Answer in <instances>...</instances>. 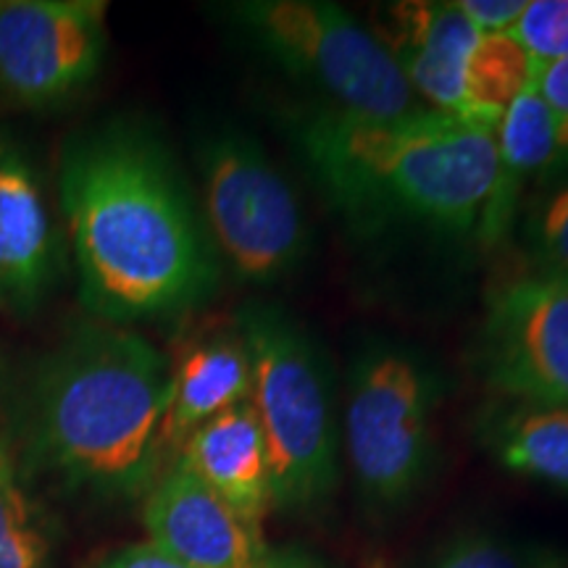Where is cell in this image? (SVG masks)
Instances as JSON below:
<instances>
[{
	"instance_id": "6da1fadb",
	"label": "cell",
	"mask_w": 568,
	"mask_h": 568,
	"mask_svg": "<svg viewBox=\"0 0 568 568\" xmlns=\"http://www.w3.org/2000/svg\"><path fill=\"white\" fill-rule=\"evenodd\" d=\"M84 308L105 324L174 316L216 282L213 255L161 142L109 124L69 145L59 174Z\"/></svg>"
},
{
	"instance_id": "7a4b0ae2",
	"label": "cell",
	"mask_w": 568,
	"mask_h": 568,
	"mask_svg": "<svg viewBox=\"0 0 568 568\" xmlns=\"http://www.w3.org/2000/svg\"><path fill=\"white\" fill-rule=\"evenodd\" d=\"M169 361L140 332L84 324L42 361L21 406L27 458L69 487L134 497L161 460Z\"/></svg>"
},
{
	"instance_id": "3957f363",
	"label": "cell",
	"mask_w": 568,
	"mask_h": 568,
	"mask_svg": "<svg viewBox=\"0 0 568 568\" xmlns=\"http://www.w3.org/2000/svg\"><path fill=\"white\" fill-rule=\"evenodd\" d=\"M293 134L329 201L364 232L389 219H414L468 234L493 193L495 132L453 113L418 109L364 119L318 105L295 113Z\"/></svg>"
},
{
	"instance_id": "277c9868",
	"label": "cell",
	"mask_w": 568,
	"mask_h": 568,
	"mask_svg": "<svg viewBox=\"0 0 568 568\" xmlns=\"http://www.w3.org/2000/svg\"><path fill=\"white\" fill-rule=\"evenodd\" d=\"M251 358V406L264 432L272 508H322L337 485V426L329 379L308 332L266 303L237 316Z\"/></svg>"
},
{
	"instance_id": "5b68a950",
	"label": "cell",
	"mask_w": 568,
	"mask_h": 568,
	"mask_svg": "<svg viewBox=\"0 0 568 568\" xmlns=\"http://www.w3.org/2000/svg\"><path fill=\"white\" fill-rule=\"evenodd\" d=\"M234 19L272 59L308 82L335 111L395 119L418 111L414 90L372 30L322 0H251Z\"/></svg>"
},
{
	"instance_id": "8992f818",
	"label": "cell",
	"mask_w": 568,
	"mask_h": 568,
	"mask_svg": "<svg viewBox=\"0 0 568 568\" xmlns=\"http://www.w3.org/2000/svg\"><path fill=\"white\" fill-rule=\"evenodd\" d=\"M432 385L408 353L376 347L355 361L347 382L345 450L355 487L372 508L410 500L432 456Z\"/></svg>"
},
{
	"instance_id": "52a82bcc",
	"label": "cell",
	"mask_w": 568,
	"mask_h": 568,
	"mask_svg": "<svg viewBox=\"0 0 568 568\" xmlns=\"http://www.w3.org/2000/svg\"><path fill=\"white\" fill-rule=\"evenodd\" d=\"M205 213L234 272L251 282L282 280L308 247V224L287 180L258 142L222 132L201 151Z\"/></svg>"
},
{
	"instance_id": "ba28073f",
	"label": "cell",
	"mask_w": 568,
	"mask_h": 568,
	"mask_svg": "<svg viewBox=\"0 0 568 568\" xmlns=\"http://www.w3.org/2000/svg\"><path fill=\"white\" fill-rule=\"evenodd\" d=\"M479 368L506 400L568 406V274L531 268L497 284L481 318Z\"/></svg>"
},
{
	"instance_id": "9c48e42d",
	"label": "cell",
	"mask_w": 568,
	"mask_h": 568,
	"mask_svg": "<svg viewBox=\"0 0 568 568\" xmlns=\"http://www.w3.org/2000/svg\"><path fill=\"white\" fill-rule=\"evenodd\" d=\"M101 0H0V88L27 105L82 90L103 61Z\"/></svg>"
},
{
	"instance_id": "30bf717a",
	"label": "cell",
	"mask_w": 568,
	"mask_h": 568,
	"mask_svg": "<svg viewBox=\"0 0 568 568\" xmlns=\"http://www.w3.org/2000/svg\"><path fill=\"white\" fill-rule=\"evenodd\" d=\"M142 521L148 542L187 568H295L268 548L261 527L180 466L151 487Z\"/></svg>"
},
{
	"instance_id": "8fae6325",
	"label": "cell",
	"mask_w": 568,
	"mask_h": 568,
	"mask_svg": "<svg viewBox=\"0 0 568 568\" xmlns=\"http://www.w3.org/2000/svg\"><path fill=\"white\" fill-rule=\"evenodd\" d=\"M372 34L414 95L466 122V69L481 34L456 3L408 0L385 6L376 13Z\"/></svg>"
},
{
	"instance_id": "7c38bea8",
	"label": "cell",
	"mask_w": 568,
	"mask_h": 568,
	"mask_svg": "<svg viewBox=\"0 0 568 568\" xmlns=\"http://www.w3.org/2000/svg\"><path fill=\"white\" fill-rule=\"evenodd\" d=\"M59 272V245L30 161L0 142V303L30 314Z\"/></svg>"
},
{
	"instance_id": "4fadbf2b",
	"label": "cell",
	"mask_w": 568,
	"mask_h": 568,
	"mask_svg": "<svg viewBox=\"0 0 568 568\" xmlns=\"http://www.w3.org/2000/svg\"><path fill=\"white\" fill-rule=\"evenodd\" d=\"M174 466L193 474L253 527H261L272 510L266 443L251 400L197 426L182 443Z\"/></svg>"
},
{
	"instance_id": "5bb4252c",
	"label": "cell",
	"mask_w": 568,
	"mask_h": 568,
	"mask_svg": "<svg viewBox=\"0 0 568 568\" xmlns=\"http://www.w3.org/2000/svg\"><path fill=\"white\" fill-rule=\"evenodd\" d=\"M495 148L493 193L477 226L485 245H495L506 237L524 184L531 176H545L568 163V113L545 101L531 82L503 113V122L495 132Z\"/></svg>"
},
{
	"instance_id": "9a60e30c",
	"label": "cell",
	"mask_w": 568,
	"mask_h": 568,
	"mask_svg": "<svg viewBox=\"0 0 568 568\" xmlns=\"http://www.w3.org/2000/svg\"><path fill=\"white\" fill-rule=\"evenodd\" d=\"M251 358L240 329L187 347L169 376L161 447H182L197 426L251 400Z\"/></svg>"
},
{
	"instance_id": "2e32d148",
	"label": "cell",
	"mask_w": 568,
	"mask_h": 568,
	"mask_svg": "<svg viewBox=\"0 0 568 568\" xmlns=\"http://www.w3.org/2000/svg\"><path fill=\"white\" fill-rule=\"evenodd\" d=\"M477 432L503 468L568 493V406L503 400L481 414Z\"/></svg>"
},
{
	"instance_id": "e0dca14e",
	"label": "cell",
	"mask_w": 568,
	"mask_h": 568,
	"mask_svg": "<svg viewBox=\"0 0 568 568\" xmlns=\"http://www.w3.org/2000/svg\"><path fill=\"white\" fill-rule=\"evenodd\" d=\"M535 63L510 34H481L466 69V122L497 132L503 113L531 84Z\"/></svg>"
},
{
	"instance_id": "ac0fdd59",
	"label": "cell",
	"mask_w": 568,
	"mask_h": 568,
	"mask_svg": "<svg viewBox=\"0 0 568 568\" xmlns=\"http://www.w3.org/2000/svg\"><path fill=\"white\" fill-rule=\"evenodd\" d=\"M51 552L45 514L21 485L9 447L0 443V568H48Z\"/></svg>"
},
{
	"instance_id": "d6986e66",
	"label": "cell",
	"mask_w": 568,
	"mask_h": 568,
	"mask_svg": "<svg viewBox=\"0 0 568 568\" xmlns=\"http://www.w3.org/2000/svg\"><path fill=\"white\" fill-rule=\"evenodd\" d=\"M535 67L568 59V0H527L508 32Z\"/></svg>"
},
{
	"instance_id": "ffe728a7",
	"label": "cell",
	"mask_w": 568,
	"mask_h": 568,
	"mask_svg": "<svg viewBox=\"0 0 568 568\" xmlns=\"http://www.w3.org/2000/svg\"><path fill=\"white\" fill-rule=\"evenodd\" d=\"M527 245L535 268L568 274V184L545 195L529 213Z\"/></svg>"
},
{
	"instance_id": "44dd1931",
	"label": "cell",
	"mask_w": 568,
	"mask_h": 568,
	"mask_svg": "<svg viewBox=\"0 0 568 568\" xmlns=\"http://www.w3.org/2000/svg\"><path fill=\"white\" fill-rule=\"evenodd\" d=\"M429 568H535V560L506 539L471 531L453 539Z\"/></svg>"
},
{
	"instance_id": "7402d4cb",
	"label": "cell",
	"mask_w": 568,
	"mask_h": 568,
	"mask_svg": "<svg viewBox=\"0 0 568 568\" xmlns=\"http://www.w3.org/2000/svg\"><path fill=\"white\" fill-rule=\"evenodd\" d=\"M456 6L479 34H508L527 0H456Z\"/></svg>"
},
{
	"instance_id": "603a6c76",
	"label": "cell",
	"mask_w": 568,
	"mask_h": 568,
	"mask_svg": "<svg viewBox=\"0 0 568 568\" xmlns=\"http://www.w3.org/2000/svg\"><path fill=\"white\" fill-rule=\"evenodd\" d=\"M101 568H187V566L169 556L166 550H161L159 545L140 542L113 552Z\"/></svg>"
},
{
	"instance_id": "cb8c5ba5",
	"label": "cell",
	"mask_w": 568,
	"mask_h": 568,
	"mask_svg": "<svg viewBox=\"0 0 568 568\" xmlns=\"http://www.w3.org/2000/svg\"><path fill=\"white\" fill-rule=\"evenodd\" d=\"M531 82L545 101L568 113V59L556 63H539L531 71Z\"/></svg>"
},
{
	"instance_id": "d4e9b609",
	"label": "cell",
	"mask_w": 568,
	"mask_h": 568,
	"mask_svg": "<svg viewBox=\"0 0 568 568\" xmlns=\"http://www.w3.org/2000/svg\"><path fill=\"white\" fill-rule=\"evenodd\" d=\"M366 568H389V564H387V560H372V564H368Z\"/></svg>"
}]
</instances>
